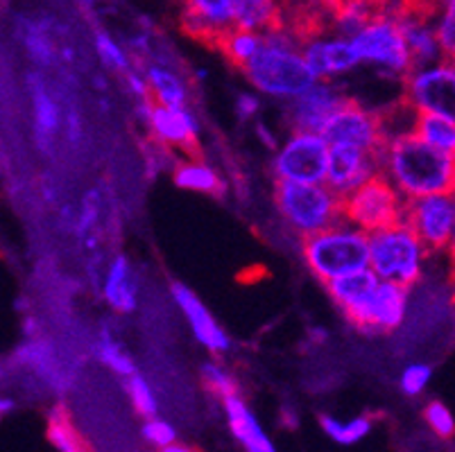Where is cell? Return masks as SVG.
<instances>
[{"mask_svg":"<svg viewBox=\"0 0 455 452\" xmlns=\"http://www.w3.org/2000/svg\"><path fill=\"white\" fill-rule=\"evenodd\" d=\"M383 172L405 199L455 193V156L408 134L383 149Z\"/></svg>","mask_w":455,"mask_h":452,"instance_id":"1","label":"cell"},{"mask_svg":"<svg viewBox=\"0 0 455 452\" xmlns=\"http://www.w3.org/2000/svg\"><path fill=\"white\" fill-rule=\"evenodd\" d=\"M247 80L260 93L272 98H297L320 82L310 68L299 44L285 30L263 35L259 55L247 64Z\"/></svg>","mask_w":455,"mask_h":452,"instance_id":"2","label":"cell"},{"mask_svg":"<svg viewBox=\"0 0 455 452\" xmlns=\"http://www.w3.org/2000/svg\"><path fill=\"white\" fill-rule=\"evenodd\" d=\"M301 256L310 274L326 285L338 276L370 267V234L340 219L301 240Z\"/></svg>","mask_w":455,"mask_h":452,"instance_id":"3","label":"cell"},{"mask_svg":"<svg viewBox=\"0 0 455 452\" xmlns=\"http://www.w3.org/2000/svg\"><path fill=\"white\" fill-rule=\"evenodd\" d=\"M275 204L285 226L301 240L329 229L342 218V197L329 184H295L276 181Z\"/></svg>","mask_w":455,"mask_h":452,"instance_id":"4","label":"cell"},{"mask_svg":"<svg viewBox=\"0 0 455 452\" xmlns=\"http://www.w3.org/2000/svg\"><path fill=\"white\" fill-rule=\"evenodd\" d=\"M426 254L428 247L405 219L370 234V267L380 281L412 288L421 279Z\"/></svg>","mask_w":455,"mask_h":452,"instance_id":"5","label":"cell"},{"mask_svg":"<svg viewBox=\"0 0 455 452\" xmlns=\"http://www.w3.org/2000/svg\"><path fill=\"white\" fill-rule=\"evenodd\" d=\"M405 202L386 172L374 174L365 184L342 197V218L367 234L386 229L405 215Z\"/></svg>","mask_w":455,"mask_h":452,"instance_id":"6","label":"cell"},{"mask_svg":"<svg viewBox=\"0 0 455 452\" xmlns=\"http://www.w3.org/2000/svg\"><path fill=\"white\" fill-rule=\"evenodd\" d=\"M331 143L315 131H292L272 161L275 181L326 184Z\"/></svg>","mask_w":455,"mask_h":452,"instance_id":"7","label":"cell"},{"mask_svg":"<svg viewBox=\"0 0 455 452\" xmlns=\"http://www.w3.org/2000/svg\"><path fill=\"white\" fill-rule=\"evenodd\" d=\"M351 41H354L363 64H374L390 75H401V77H405L415 68L396 16H380V19L371 20L358 35L351 36Z\"/></svg>","mask_w":455,"mask_h":452,"instance_id":"8","label":"cell"},{"mask_svg":"<svg viewBox=\"0 0 455 452\" xmlns=\"http://www.w3.org/2000/svg\"><path fill=\"white\" fill-rule=\"evenodd\" d=\"M403 98L421 114H437L455 120V64L419 66L403 77Z\"/></svg>","mask_w":455,"mask_h":452,"instance_id":"9","label":"cell"},{"mask_svg":"<svg viewBox=\"0 0 455 452\" xmlns=\"http://www.w3.org/2000/svg\"><path fill=\"white\" fill-rule=\"evenodd\" d=\"M322 136L331 145H354V147L376 152V155H383L387 145L379 111L365 109L351 98L331 115V120L322 130Z\"/></svg>","mask_w":455,"mask_h":452,"instance_id":"10","label":"cell"},{"mask_svg":"<svg viewBox=\"0 0 455 452\" xmlns=\"http://www.w3.org/2000/svg\"><path fill=\"white\" fill-rule=\"evenodd\" d=\"M403 219L424 240L428 251L449 249L455 229V193L408 199Z\"/></svg>","mask_w":455,"mask_h":452,"instance_id":"11","label":"cell"},{"mask_svg":"<svg viewBox=\"0 0 455 452\" xmlns=\"http://www.w3.org/2000/svg\"><path fill=\"white\" fill-rule=\"evenodd\" d=\"M241 0H181V30L190 39L215 48L218 41L235 28Z\"/></svg>","mask_w":455,"mask_h":452,"instance_id":"12","label":"cell"},{"mask_svg":"<svg viewBox=\"0 0 455 452\" xmlns=\"http://www.w3.org/2000/svg\"><path fill=\"white\" fill-rule=\"evenodd\" d=\"M146 124L155 140L168 145L171 149H180V152L188 155V159H202L200 124L186 107H168L152 102Z\"/></svg>","mask_w":455,"mask_h":452,"instance_id":"13","label":"cell"},{"mask_svg":"<svg viewBox=\"0 0 455 452\" xmlns=\"http://www.w3.org/2000/svg\"><path fill=\"white\" fill-rule=\"evenodd\" d=\"M379 172H383V155L354 145H331L326 184L340 197L349 194Z\"/></svg>","mask_w":455,"mask_h":452,"instance_id":"14","label":"cell"},{"mask_svg":"<svg viewBox=\"0 0 455 452\" xmlns=\"http://www.w3.org/2000/svg\"><path fill=\"white\" fill-rule=\"evenodd\" d=\"M347 99L349 98H345L340 89H335L333 84H326V82L320 84L317 82L313 89L291 99V105L285 109L288 127L292 131H315V134H322L331 115L340 109Z\"/></svg>","mask_w":455,"mask_h":452,"instance_id":"15","label":"cell"},{"mask_svg":"<svg viewBox=\"0 0 455 452\" xmlns=\"http://www.w3.org/2000/svg\"><path fill=\"white\" fill-rule=\"evenodd\" d=\"M408 310V288L403 285L380 281L370 304L351 319V326L361 333H392L403 323Z\"/></svg>","mask_w":455,"mask_h":452,"instance_id":"16","label":"cell"},{"mask_svg":"<svg viewBox=\"0 0 455 452\" xmlns=\"http://www.w3.org/2000/svg\"><path fill=\"white\" fill-rule=\"evenodd\" d=\"M172 298H175L177 308L181 310V314L188 321L190 330L196 335L197 342L211 351V353H227L231 348L229 335L222 330V326L213 319V314L206 310V305L202 304L200 297L190 288H186L184 283H172L171 285Z\"/></svg>","mask_w":455,"mask_h":452,"instance_id":"17","label":"cell"},{"mask_svg":"<svg viewBox=\"0 0 455 452\" xmlns=\"http://www.w3.org/2000/svg\"><path fill=\"white\" fill-rule=\"evenodd\" d=\"M301 52H304L306 61L310 64V68L315 70L320 80L349 73L351 68L363 64L361 55H358V50H355L354 41L349 36H333V39L320 36V39L306 44Z\"/></svg>","mask_w":455,"mask_h":452,"instance_id":"18","label":"cell"},{"mask_svg":"<svg viewBox=\"0 0 455 452\" xmlns=\"http://www.w3.org/2000/svg\"><path fill=\"white\" fill-rule=\"evenodd\" d=\"M379 283V274L371 267H365L345 274V276H338V279L329 281L324 288L329 297L333 298V304L342 310L347 321H351L355 314L370 304L371 294L376 292Z\"/></svg>","mask_w":455,"mask_h":452,"instance_id":"19","label":"cell"},{"mask_svg":"<svg viewBox=\"0 0 455 452\" xmlns=\"http://www.w3.org/2000/svg\"><path fill=\"white\" fill-rule=\"evenodd\" d=\"M102 297L111 310L121 314L132 313L139 304V285H136L134 269L123 254L116 256L107 267L105 279H102Z\"/></svg>","mask_w":455,"mask_h":452,"instance_id":"20","label":"cell"},{"mask_svg":"<svg viewBox=\"0 0 455 452\" xmlns=\"http://www.w3.org/2000/svg\"><path fill=\"white\" fill-rule=\"evenodd\" d=\"M222 408H225L227 421H229V430L238 443L245 448L247 452H276L272 446L270 437L263 432L260 423L256 421L254 414L247 409L238 393L222 398Z\"/></svg>","mask_w":455,"mask_h":452,"instance_id":"21","label":"cell"},{"mask_svg":"<svg viewBox=\"0 0 455 452\" xmlns=\"http://www.w3.org/2000/svg\"><path fill=\"white\" fill-rule=\"evenodd\" d=\"M403 30L405 44L411 50L412 64L415 68L419 66H430L437 64L442 59V48L440 41H437V30L433 20L424 19H396Z\"/></svg>","mask_w":455,"mask_h":452,"instance_id":"22","label":"cell"},{"mask_svg":"<svg viewBox=\"0 0 455 452\" xmlns=\"http://www.w3.org/2000/svg\"><path fill=\"white\" fill-rule=\"evenodd\" d=\"M30 93H32V114H35V134L36 143L41 149H51L52 139L60 130V107L51 91L45 89L39 75L30 77Z\"/></svg>","mask_w":455,"mask_h":452,"instance_id":"23","label":"cell"},{"mask_svg":"<svg viewBox=\"0 0 455 452\" xmlns=\"http://www.w3.org/2000/svg\"><path fill=\"white\" fill-rule=\"evenodd\" d=\"M172 181L177 188L190 190V193H204L213 197H222L227 193V184L220 174L202 159L177 161L172 165Z\"/></svg>","mask_w":455,"mask_h":452,"instance_id":"24","label":"cell"},{"mask_svg":"<svg viewBox=\"0 0 455 452\" xmlns=\"http://www.w3.org/2000/svg\"><path fill=\"white\" fill-rule=\"evenodd\" d=\"M235 28L259 32V35L283 30V5L279 0H241L238 14H235Z\"/></svg>","mask_w":455,"mask_h":452,"instance_id":"25","label":"cell"},{"mask_svg":"<svg viewBox=\"0 0 455 452\" xmlns=\"http://www.w3.org/2000/svg\"><path fill=\"white\" fill-rule=\"evenodd\" d=\"M146 80L155 102L168 107H188V86L172 68L159 61L146 68Z\"/></svg>","mask_w":455,"mask_h":452,"instance_id":"26","label":"cell"},{"mask_svg":"<svg viewBox=\"0 0 455 452\" xmlns=\"http://www.w3.org/2000/svg\"><path fill=\"white\" fill-rule=\"evenodd\" d=\"M260 45H263V35L251 30H243V28H231V30L218 41L215 50H220L231 66L245 70L247 64L259 55Z\"/></svg>","mask_w":455,"mask_h":452,"instance_id":"27","label":"cell"},{"mask_svg":"<svg viewBox=\"0 0 455 452\" xmlns=\"http://www.w3.org/2000/svg\"><path fill=\"white\" fill-rule=\"evenodd\" d=\"M52 19H20L19 36L26 45L28 55L36 64H51L52 61Z\"/></svg>","mask_w":455,"mask_h":452,"instance_id":"28","label":"cell"},{"mask_svg":"<svg viewBox=\"0 0 455 452\" xmlns=\"http://www.w3.org/2000/svg\"><path fill=\"white\" fill-rule=\"evenodd\" d=\"M415 136H419L424 143L442 149L446 155L455 156V120L437 114H421L417 120Z\"/></svg>","mask_w":455,"mask_h":452,"instance_id":"29","label":"cell"},{"mask_svg":"<svg viewBox=\"0 0 455 452\" xmlns=\"http://www.w3.org/2000/svg\"><path fill=\"white\" fill-rule=\"evenodd\" d=\"M48 439L60 452H91L70 421V414L61 405L52 409L48 416Z\"/></svg>","mask_w":455,"mask_h":452,"instance_id":"30","label":"cell"},{"mask_svg":"<svg viewBox=\"0 0 455 452\" xmlns=\"http://www.w3.org/2000/svg\"><path fill=\"white\" fill-rule=\"evenodd\" d=\"M320 425L331 441L340 443V446H354V443L363 441L371 432L374 421L370 416H358L351 418V421H338L333 416H322Z\"/></svg>","mask_w":455,"mask_h":452,"instance_id":"31","label":"cell"},{"mask_svg":"<svg viewBox=\"0 0 455 452\" xmlns=\"http://www.w3.org/2000/svg\"><path fill=\"white\" fill-rule=\"evenodd\" d=\"M93 353L95 358L100 360L107 369H111L116 376L130 378V376H134L136 373L134 362H132L130 355L125 353V348L116 342V339L111 337V333H107V330L98 337V342L93 344Z\"/></svg>","mask_w":455,"mask_h":452,"instance_id":"32","label":"cell"},{"mask_svg":"<svg viewBox=\"0 0 455 452\" xmlns=\"http://www.w3.org/2000/svg\"><path fill=\"white\" fill-rule=\"evenodd\" d=\"M16 360L36 371L41 378H45L48 383H57V367L55 358H52V351L48 348V344L44 342H28L26 346H20L16 351Z\"/></svg>","mask_w":455,"mask_h":452,"instance_id":"33","label":"cell"},{"mask_svg":"<svg viewBox=\"0 0 455 452\" xmlns=\"http://www.w3.org/2000/svg\"><path fill=\"white\" fill-rule=\"evenodd\" d=\"M95 52L100 57L102 64L109 70H116V73H127L132 68L130 66V55L125 52L118 41L105 30H95Z\"/></svg>","mask_w":455,"mask_h":452,"instance_id":"34","label":"cell"},{"mask_svg":"<svg viewBox=\"0 0 455 452\" xmlns=\"http://www.w3.org/2000/svg\"><path fill=\"white\" fill-rule=\"evenodd\" d=\"M127 393H130L132 405H134V409L140 414V416L143 418L156 416V409H159V405H156L155 392H152V387L148 385V380L143 378V376L134 373V376H130V378H127Z\"/></svg>","mask_w":455,"mask_h":452,"instance_id":"35","label":"cell"},{"mask_svg":"<svg viewBox=\"0 0 455 452\" xmlns=\"http://www.w3.org/2000/svg\"><path fill=\"white\" fill-rule=\"evenodd\" d=\"M437 41L442 48V59L455 64V0H446L444 10L435 23Z\"/></svg>","mask_w":455,"mask_h":452,"instance_id":"36","label":"cell"},{"mask_svg":"<svg viewBox=\"0 0 455 452\" xmlns=\"http://www.w3.org/2000/svg\"><path fill=\"white\" fill-rule=\"evenodd\" d=\"M202 383L215 396H231V393H238V383L235 378L227 371L225 367H220L218 362H206L202 367Z\"/></svg>","mask_w":455,"mask_h":452,"instance_id":"37","label":"cell"},{"mask_svg":"<svg viewBox=\"0 0 455 452\" xmlns=\"http://www.w3.org/2000/svg\"><path fill=\"white\" fill-rule=\"evenodd\" d=\"M424 418H426V423L430 425V430H433V432H435L440 439L449 441V439L455 437V418L444 403H440V400H433V403L426 405Z\"/></svg>","mask_w":455,"mask_h":452,"instance_id":"38","label":"cell"},{"mask_svg":"<svg viewBox=\"0 0 455 452\" xmlns=\"http://www.w3.org/2000/svg\"><path fill=\"white\" fill-rule=\"evenodd\" d=\"M430 378H433V369H430L428 364H408L399 378L401 392H403L405 396H419L426 389V385L430 383Z\"/></svg>","mask_w":455,"mask_h":452,"instance_id":"39","label":"cell"},{"mask_svg":"<svg viewBox=\"0 0 455 452\" xmlns=\"http://www.w3.org/2000/svg\"><path fill=\"white\" fill-rule=\"evenodd\" d=\"M143 439L150 441L156 448H168L177 441V432L168 421H161V418H148L146 425H143Z\"/></svg>","mask_w":455,"mask_h":452,"instance_id":"40","label":"cell"},{"mask_svg":"<svg viewBox=\"0 0 455 452\" xmlns=\"http://www.w3.org/2000/svg\"><path fill=\"white\" fill-rule=\"evenodd\" d=\"M260 109V99L254 93H241L235 99V114L241 120H251Z\"/></svg>","mask_w":455,"mask_h":452,"instance_id":"41","label":"cell"},{"mask_svg":"<svg viewBox=\"0 0 455 452\" xmlns=\"http://www.w3.org/2000/svg\"><path fill=\"white\" fill-rule=\"evenodd\" d=\"M256 134H259L260 143L266 145L267 149H275V152H276V149H279V143H276L275 134H272V131L267 130V127H266V124H263V123L256 124Z\"/></svg>","mask_w":455,"mask_h":452,"instance_id":"42","label":"cell"},{"mask_svg":"<svg viewBox=\"0 0 455 452\" xmlns=\"http://www.w3.org/2000/svg\"><path fill=\"white\" fill-rule=\"evenodd\" d=\"M161 452H200V450L193 446H184V443H172V446L168 448H161Z\"/></svg>","mask_w":455,"mask_h":452,"instance_id":"43","label":"cell"},{"mask_svg":"<svg viewBox=\"0 0 455 452\" xmlns=\"http://www.w3.org/2000/svg\"><path fill=\"white\" fill-rule=\"evenodd\" d=\"M14 408H16L14 400H10V398H3V403H0V412L10 414Z\"/></svg>","mask_w":455,"mask_h":452,"instance_id":"44","label":"cell"},{"mask_svg":"<svg viewBox=\"0 0 455 452\" xmlns=\"http://www.w3.org/2000/svg\"><path fill=\"white\" fill-rule=\"evenodd\" d=\"M317 3H322V5H324V7H329V10L333 12L335 7L340 5V3H345V0H317Z\"/></svg>","mask_w":455,"mask_h":452,"instance_id":"45","label":"cell"}]
</instances>
